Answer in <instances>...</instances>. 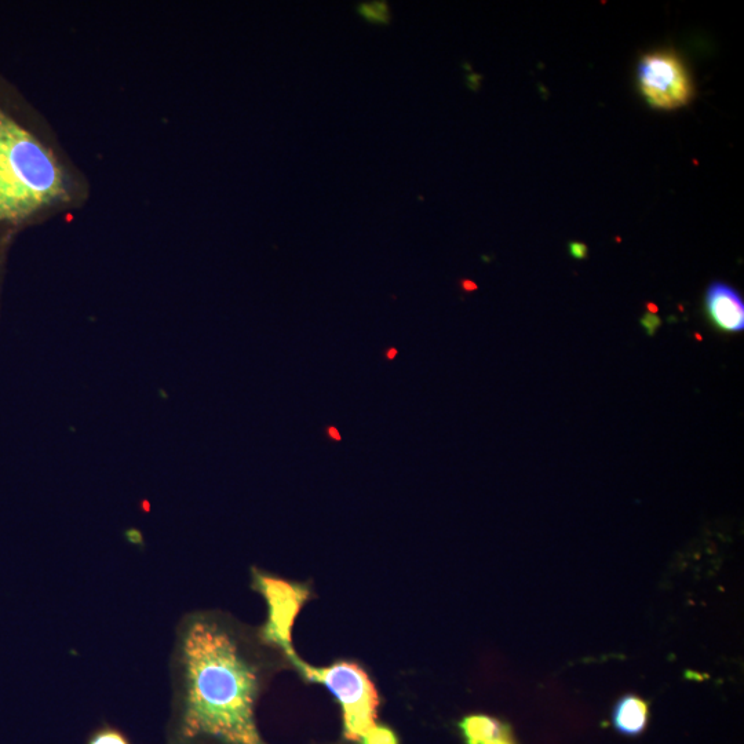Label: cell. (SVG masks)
Segmentation results:
<instances>
[{
	"label": "cell",
	"mask_w": 744,
	"mask_h": 744,
	"mask_svg": "<svg viewBox=\"0 0 744 744\" xmlns=\"http://www.w3.org/2000/svg\"><path fill=\"white\" fill-rule=\"evenodd\" d=\"M570 253L576 260H585L587 257V247L582 243H570Z\"/></svg>",
	"instance_id": "5bb4252c"
},
{
	"label": "cell",
	"mask_w": 744,
	"mask_h": 744,
	"mask_svg": "<svg viewBox=\"0 0 744 744\" xmlns=\"http://www.w3.org/2000/svg\"><path fill=\"white\" fill-rule=\"evenodd\" d=\"M641 93L658 109L684 107L692 98L691 78L680 58L671 53H652L638 65Z\"/></svg>",
	"instance_id": "5b68a950"
},
{
	"label": "cell",
	"mask_w": 744,
	"mask_h": 744,
	"mask_svg": "<svg viewBox=\"0 0 744 744\" xmlns=\"http://www.w3.org/2000/svg\"><path fill=\"white\" fill-rule=\"evenodd\" d=\"M483 744H517V743L514 742L512 732H510V728L506 727L505 731H503L501 735L495 736V738L487 740V742H484Z\"/></svg>",
	"instance_id": "4fadbf2b"
},
{
	"label": "cell",
	"mask_w": 744,
	"mask_h": 744,
	"mask_svg": "<svg viewBox=\"0 0 744 744\" xmlns=\"http://www.w3.org/2000/svg\"><path fill=\"white\" fill-rule=\"evenodd\" d=\"M647 308L649 312H654V315L656 312H658V306H655L654 304H648Z\"/></svg>",
	"instance_id": "d6986e66"
},
{
	"label": "cell",
	"mask_w": 744,
	"mask_h": 744,
	"mask_svg": "<svg viewBox=\"0 0 744 744\" xmlns=\"http://www.w3.org/2000/svg\"><path fill=\"white\" fill-rule=\"evenodd\" d=\"M397 356V349L390 348L389 352L386 353V357H388V360H393Z\"/></svg>",
	"instance_id": "ac0fdd59"
},
{
	"label": "cell",
	"mask_w": 744,
	"mask_h": 744,
	"mask_svg": "<svg viewBox=\"0 0 744 744\" xmlns=\"http://www.w3.org/2000/svg\"><path fill=\"white\" fill-rule=\"evenodd\" d=\"M328 437H331V439L335 441L341 440V433L338 432L337 429L334 428V426H330V428L327 429Z\"/></svg>",
	"instance_id": "e0dca14e"
},
{
	"label": "cell",
	"mask_w": 744,
	"mask_h": 744,
	"mask_svg": "<svg viewBox=\"0 0 744 744\" xmlns=\"http://www.w3.org/2000/svg\"><path fill=\"white\" fill-rule=\"evenodd\" d=\"M648 716V703L637 695L629 694L616 703L612 721L616 731L626 736H638L647 728Z\"/></svg>",
	"instance_id": "52a82bcc"
},
{
	"label": "cell",
	"mask_w": 744,
	"mask_h": 744,
	"mask_svg": "<svg viewBox=\"0 0 744 744\" xmlns=\"http://www.w3.org/2000/svg\"><path fill=\"white\" fill-rule=\"evenodd\" d=\"M508 725L496 720L494 717L484 716V714H473L463 718L459 722L463 739L466 744H483L495 736L501 735Z\"/></svg>",
	"instance_id": "ba28073f"
},
{
	"label": "cell",
	"mask_w": 744,
	"mask_h": 744,
	"mask_svg": "<svg viewBox=\"0 0 744 744\" xmlns=\"http://www.w3.org/2000/svg\"><path fill=\"white\" fill-rule=\"evenodd\" d=\"M287 656L218 609L182 616L170 659L169 744H268L255 709Z\"/></svg>",
	"instance_id": "6da1fadb"
},
{
	"label": "cell",
	"mask_w": 744,
	"mask_h": 744,
	"mask_svg": "<svg viewBox=\"0 0 744 744\" xmlns=\"http://www.w3.org/2000/svg\"><path fill=\"white\" fill-rule=\"evenodd\" d=\"M89 184L47 120L0 72V251L85 204Z\"/></svg>",
	"instance_id": "7a4b0ae2"
},
{
	"label": "cell",
	"mask_w": 744,
	"mask_h": 744,
	"mask_svg": "<svg viewBox=\"0 0 744 744\" xmlns=\"http://www.w3.org/2000/svg\"><path fill=\"white\" fill-rule=\"evenodd\" d=\"M357 12L366 20L367 23L374 25H389L392 21V13H390V7L388 2H370L360 3L357 6Z\"/></svg>",
	"instance_id": "9c48e42d"
},
{
	"label": "cell",
	"mask_w": 744,
	"mask_h": 744,
	"mask_svg": "<svg viewBox=\"0 0 744 744\" xmlns=\"http://www.w3.org/2000/svg\"><path fill=\"white\" fill-rule=\"evenodd\" d=\"M360 744H400L399 735L388 725H375L359 739Z\"/></svg>",
	"instance_id": "30bf717a"
},
{
	"label": "cell",
	"mask_w": 744,
	"mask_h": 744,
	"mask_svg": "<svg viewBox=\"0 0 744 744\" xmlns=\"http://www.w3.org/2000/svg\"><path fill=\"white\" fill-rule=\"evenodd\" d=\"M87 744H131L129 738L118 728L101 727L91 733Z\"/></svg>",
	"instance_id": "8fae6325"
},
{
	"label": "cell",
	"mask_w": 744,
	"mask_h": 744,
	"mask_svg": "<svg viewBox=\"0 0 744 744\" xmlns=\"http://www.w3.org/2000/svg\"><path fill=\"white\" fill-rule=\"evenodd\" d=\"M291 670L308 684H319L338 700L342 710L346 742H359L364 733L377 725L381 698L363 665L355 660L339 659L320 667L304 662L299 656L290 659Z\"/></svg>",
	"instance_id": "3957f363"
},
{
	"label": "cell",
	"mask_w": 744,
	"mask_h": 744,
	"mask_svg": "<svg viewBox=\"0 0 744 744\" xmlns=\"http://www.w3.org/2000/svg\"><path fill=\"white\" fill-rule=\"evenodd\" d=\"M641 326L647 330L649 337H654L656 331H658L659 327L662 326V319H660L659 316L654 315V313H647V315L641 319Z\"/></svg>",
	"instance_id": "7c38bea8"
},
{
	"label": "cell",
	"mask_w": 744,
	"mask_h": 744,
	"mask_svg": "<svg viewBox=\"0 0 744 744\" xmlns=\"http://www.w3.org/2000/svg\"><path fill=\"white\" fill-rule=\"evenodd\" d=\"M251 587L260 593L268 604V619L260 627L266 643L279 648L290 659L297 656L293 645V629L299 612L315 598L312 585L306 582H293L277 578L275 575L253 568Z\"/></svg>",
	"instance_id": "277c9868"
},
{
	"label": "cell",
	"mask_w": 744,
	"mask_h": 744,
	"mask_svg": "<svg viewBox=\"0 0 744 744\" xmlns=\"http://www.w3.org/2000/svg\"><path fill=\"white\" fill-rule=\"evenodd\" d=\"M6 261H7L6 251H0V298H2L3 280H5Z\"/></svg>",
	"instance_id": "9a60e30c"
},
{
	"label": "cell",
	"mask_w": 744,
	"mask_h": 744,
	"mask_svg": "<svg viewBox=\"0 0 744 744\" xmlns=\"http://www.w3.org/2000/svg\"><path fill=\"white\" fill-rule=\"evenodd\" d=\"M706 310L714 326L725 333H742L744 330V302L735 288L714 282L707 288Z\"/></svg>",
	"instance_id": "8992f818"
},
{
	"label": "cell",
	"mask_w": 744,
	"mask_h": 744,
	"mask_svg": "<svg viewBox=\"0 0 744 744\" xmlns=\"http://www.w3.org/2000/svg\"><path fill=\"white\" fill-rule=\"evenodd\" d=\"M462 288L466 291V293H472V291L477 290V284L472 282V280H463Z\"/></svg>",
	"instance_id": "2e32d148"
}]
</instances>
